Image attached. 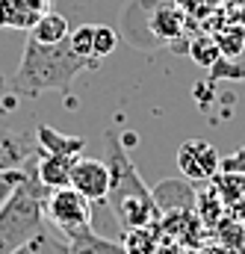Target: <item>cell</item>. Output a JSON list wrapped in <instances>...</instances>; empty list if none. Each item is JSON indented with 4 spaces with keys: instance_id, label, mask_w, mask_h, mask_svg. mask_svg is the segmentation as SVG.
Returning <instances> with one entry per match:
<instances>
[{
    "instance_id": "cell-1",
    "label": "cell",
    "mask_w": 245,
    "mask_h": 254,
    "mask_svg": "<svg viewBox=\"0 0 245 254\" xmlns=\"http://www.w3.org/2000/svg\"><path fill=\"white\" fill-rule=\"evenodd\" d=\"M92 68H98V63L74 54L68 39L60 45H42L36 39H27L21 63L12 80H6V92H12L15 98H39L45 92L71 95L74 80Z\"/></svg>"
},
{
    "instance_id": "cell-2",
    "label": "cell",
    "mask_w": 245,
    "mask_h": 254,
    "mask_svg": "<svg viewBox=\"0 0 245 254\" xmlns=\"http://www.w3.org/2000/svg\"><path fill=\"white\" fill-rule=\"evenodd\" d=\"M104 148H107V166H110V195H107V204L119 222L122 231L130 228H148L154 222L163 219L157 201H154V190L145 187V181L139 178L130 154H127V145L122 142L119 130L110 127L104 130Z\"/></svg>"
},
{
    "instance_id": "cell-3",
    "label": "cell",
    "mask_w": 245,
    "mask_h": 254,
    "mask_svg": "<svg viewBox=\"0 0 245 254\" xmlns=\"http://www.w3.org/2000/svg\"><path fill=\"white\" fill-rule=\"evenodd\" d=\"M48 195L51 190L39 181L36 157H33L27 181L0 207V254H15L21 246H27L36 234L48 228V216H45Z\"/></svg>"
},
{
    "instance_id": "cell-4",
    "label": "cell",
    "mask_w": 245,
    "mask_h": 254,
    "mask_svg": "<svg viewBox=\"0 0 245 254\" xmlns=\"http://www.w3.org/2000/svg\"><path fill=\"white\" fill-rule=\"evenodd\" d=\"M48 225H54L62 234V240H74L86 231H92V201L74 187H62L48 195L45 204Z\"/></svg>"
},
{
    "instance_id": "cell-5",
    "label": "cell",
    "mask_w": 245,
    "mask_h": 254,
    "mask_svg": "<svg viewBox=\"0 0 245 254\" xmlns=\"http://www.w3.org/2000/svg\"><path fill=\"white\" fill-rule=\"evenodd\" d=\"M178 169L186 181H213L222 172V157L207 139H186L178 148Z\"/></svg>"
},
{
    "instance_id": "cell-6",
    "label": "cell",
    "mask_w": 245,
    "mask_h": 254,
    "mask_svg": "<svg viewBox=\"0 0 245 254\" xmlns=\"http://www.w3.org/2000/svg\"><path fill=\"white\" fill-rule=\"evenodd\" d=\"M71 187L86 195L92 204H107L110 195V166L104 160H92V157H80L71 169Z\"/></svg>"
},
{
    "instance_id": "cell-7",
    "label": "cell",
    "mask_w": 245,
    "mask_h": 254,
    "mask_svg": "<svg viewBox=\"0 0 245 254\" xmlns=\"http://www.w3.org/2000/svg\"><path fill=\"white\" fill-rule=\"evenodd\" d=\"M51 0H0V30H33Z\"/></svg>"
},
{
    "instance_id": "cell-8",
    "label": "cell",
    "mask_w": 245,
    "mask_h": 254,
    "mask_svg": "<svg viewBox=\"0 0 245 254\" xmlns=\"http://www.w3.org/2000/svg\"><path fill=\"white\" fill-rule=\"evenodd\" d=\"M39 151L36 133H18V130H6L0 127V172L6 169H18L27 160H33Z\"/></svg>"
},
{
    "instance_id": "cell-9",
    "label": "cell",
    "mask_w": 245,
    "mask_h": 254,
    "mask_svg": "<svg viewBox=\"0 0 245 254\" xmlns=\"http://www.w3.org/2000/svg\"><path fill=\"white\" fill-rule=\"evenodd\" d=\"M154 201L160 207V213H178V210H192L198 204V195L192 190V181H163L154 190Z\"/></svg>"
},
{
    "instance_id": "cell-10",
    "label": "cell",
    "mask_w": 245,
    "mask_h": 254,
    "mask_svg": "<svg viewBox=\"0 0 245 254\" xmlns=\"http://www.w3.org/2000/svg\"><path fill=\"white\" fill-rule=\"evenodd\" d=\"M74 163L77 160H71V157L36 151V175H39V181L51 192L62 190V187H71V169H74Z\"/></svg>"
},
{
    "instance_id": "cell-11",
    "label": "cell",
    "mask_w": 245,
    "mask_h": 254,
    "mask_svg": "<svg viewBox=\"0 0 245 254\" xmlns=\"http://www.w3.org/2000/svg\"><path fill=\"white\" fill-rule=\"evenodd\" d=\"M36 142H39V151L71 157V160H80L83 148H86L83 136H65V133H60V130H54L48 125H36Z\"/></svg>"
},
{
    "instance_id": "cell-12",
    "label": "cell",
    "mask_w": 245,
    "mask_h": 254,
    "mask_svg": "<svg viewBox=\"0 0 245 254\" xmlns=\"http://www.w3.org/2000/svg\"><path fill=\"white\" fill-rule=\"evenodd\" d=\"M71 36V27H68V18L60 15V12H45L36 24H33V30H30V39H36V42H42V45H60Z\"/></svg>"
},
{
    "instance_id": "cell-13",
    "label": "cell",
    "mask_w": 245,
    "mask_h": 254,
    "mask_svg": "<svg viewBox=\"0 0 245 254\" xmlns=\"http://www.w3.org/2000/svg\"><path fill=\"white\" fill-rule=\"evenodd\" d=\"M68 254H127L124 243H113L98 237L95 231H86L74 240H68Z\"/></svg>"
},
{
    "instance_id": "cell-14",
    "label": "cell",
    "mask_w": 245,
    "mask_h": 254,
    "mask_svg": "<svg viewBox=\"0 0 245 254\" xmlns=\"http://www.w3.org/2000/svg\"><path fill=\"white\" fill-rule=\"evenodd\" d=\"M181 12L178 9H172V6H160L154 15H151V33L157 36V39H163V42H169V39H175L178 33H181Z\"/></svg>"
},
{
    "instance_id": "cell-15",
    "label": "cell",
    "mask_w": 245,
    "mask_h": 254,
    "mask_svg": "<svg viewBox=\"0 0 245 254\" xmlns=\"http://www.w3.org/2000/svg\"><path fill=\"white\" fill-rule=\"evenodd\" d=\"M15 254H68V240H60L57 234H51V228H45Z\"/></svg>"
},
{
    "instance_id": "cell-16",
    "label": "cell",
    "mask_w": 245,
    "mask_h": 254,
    "mask_svg": "<svg viewBox=\"0 0 245 254\" xmlns=\"http://www.w3.org/2000/svg\"><path fill=\"white\" fill-rule=\"evenodd\" d=\"M157 246L160 243L154 237V225L124 231V249H127V254H157Z\"/></svg>"
},
{
    "instance_id": "cell-17",
    "label": "cell",
    "mask_w": 245,
    "mask_h": 254,
    "mask_svg": "<svg viewBox=\"0 0 245 254\" xmlns=\"http://www.w3.org/2000/svg\"><path fill=\"white\" fill-rule=\"evenodd\" d=\"M68 42H71V48H74V54H80L83 60H92V63H101V60L95 57V24H83V27H77V30H71V36H68Z\"/></svg>"
},
{
    "instance_id": "cell-18",
    "label": "cell",
    "mask_w": 245,
    "mask_h": 254,
    "mask_svg": "<svg viewBox=\"0 0 245 254\" xmlns=\"http://www.w3.org/2000/svg\"><path fill=\"white\" fill-rule=\"evenodd\" d=\"M30 166H33V160H27V163H24V166H18V169H6V172H0V207H3V201H6L12 192L27 181Z\"/></svg>"
},
{
    "instance_id": "cell-19",
    "label": "cell",
    "mask_w": 245,
    "mask_h": 254,
    "mask_svg": "<svg viewBox=\"0 0 245 254\" xmlns=\"http://www.w3.org/2000/svg\"><path fill=\"white\" fill-rule=\"evenodd\" d=\"M116 45H119L116 30H113V27H104V24H95V57H98V60L110 57V54L116 51Z\"/></svg>"
},
{
    "instance_id": "cell-20",
    "label": "cell",
    "mask_w": 245,
    "mask_h": 254,
    "mask_svg": "<svg viewBox=\"0 0 245 254\" xmlns=\"http://www.w3.org/2000/svg\"><path fill=\"white\" fill-rule=\"evenodd\" d=\"M222 169H225V172H243L245 175V148L243 151H237L234 157H228V160L222 163Z\"/></svg>"
},
{
    "instance_id": "cell-21",
    "label": "cell",
    "mask_w": 245,
    "mask_h": 254,
    "mask_svg": "<svg viewBox=\"0 0 245 254\" xmlns=\"http://www.w3.org/2000/svg\"><path fill=\"white\" fill-rule=\"evenodd\" d=\"M0 92H6V80L3 77H0Z\"/></svg>"
}]
</instances>
